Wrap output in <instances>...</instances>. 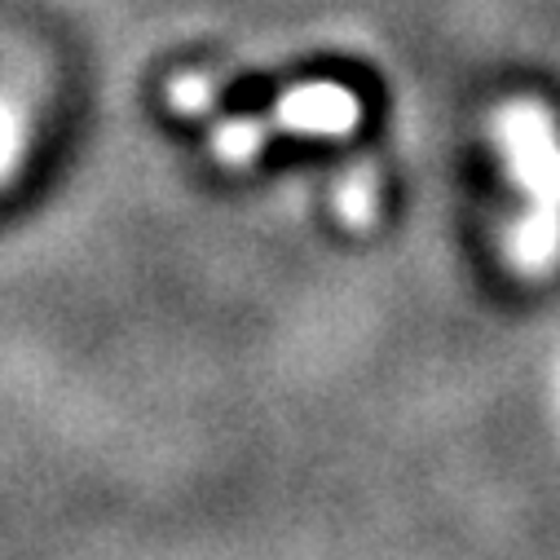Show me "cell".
Instances as JSON below:
<instances>
[{"instance_id":"obj_1","label":"cell","mask_w":560,"mask_h":560,"mask_svg":"<svg viewBox=\"0 0 560 560\" xmlns=\"http://www.w3.org/2000/svg\"><path fill=\"white\" fill-rule=\"evenodd\" d=\"M265 124H269V132L336 137V132H349L358 124V102L340 84H301L273 106V115Z\"/></svg>"},{"instance_id":"obj_3","label":"cell","mask_w":560,"mask_h":560,"mask_svg":"<svg viewBox=\"0 0 560 560\" xmlns=\"http://www.w3.org/2000/svg\"><path fill=\"white\" fill-rule=\"evenodd\" d=\"M212 80L208 75H182L173 89H168V102L177 106V110H186V115H203L208 106H212Z\"/></svg>"},{"instance_id":"obj_2","label":"cell","mask_w":560,"mask_h":560,"mask_svg":"<svg viewBox=\"0 0 560 560\" xmlns=\"http://www.w3.org/2000/svg\"><path fill=\"white\" fill-rule=\"evenodd\" d=\"M265 137H269V124L265 119H225L212 137V151L225 160V164H247L256 160V151L265 147Z\"/></svg>"},{"instance_id":"obj_4","label":"cell","mask_w":560,"mask_h":560,"mask_svg":"<svg viewBox=\"0 0 560 560\" xmlns=\"http://www.w3.org/2000/svg\"><path fill=\"white\" fill-rule=\"evenodd\" d=\"M14 151H19V124H14V115L5 106H0V177L10 173Z\"/></svg>"}]
</instances>
